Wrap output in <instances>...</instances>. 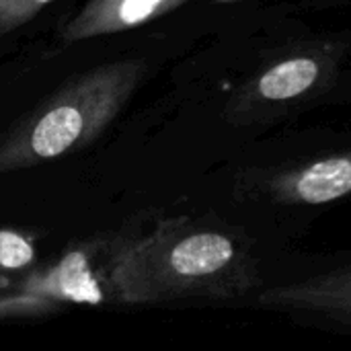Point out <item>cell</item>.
I'll list each match as a JSON object with an SVG mask.
<instances>
[{
	"label": "cell",
	"mask_w": 351,
	"mask_h": 351,
	"mask_svg": "<svg viewBox=\"0 0 351 351\" xmlns=\"http://www.w3.org/2000/svg\"><path fill=\"white\" fill-rule=\"evenodd\" d=\"M105 284L121 304H160L185 298H232L255 284V265L228 232L185 218L109 247Z\"/></svg>",
	"instance_id": "obj_1"
},
{
	"label": "cell",
	"mask_w": 351,
	"mask_h": 351,
	"mask_svg": "<svg viewBox=\"0 0 351 351\" xmlns=\"http://www.w3.org/2000/svg\"><path fill=\"white\" fill-rule=\"evenodd\" d=\"M146 68L144 58H123L70 78L0 138V175L39 167L95 142L134 97Z\"/></svg>",
	"instance_id": "obj_2"
},
{
	"label": "cell",
	"mask_w": 351,
	"mask_h": 351,
	"mask_svg": "<svg viewBox=\"0 0 351 351\" xmlns=\"http://www.w3.org/2000/svg\"><path fill=\"white\" fill-rule=\"evenodd\" d=\"M259 300L269 308L323 317L351 325V265L313 276L308 280L269 288Z\"/></svg>",
	"instance_id": "obj_3"
},
{
	"label": "cell",
	"mask_w": 351,
	"mask_h": 351,
	"mask_svg": "<svg viewBox=\"0 0 351 351\" xmlns=\"http://www.w3.org/2000/svg\"><path fill=\"white\" fill-rule=\"evenodd\" d=\"M269 193L284 204L321 206L351 195V150L278 173Z\"/></svg>",
	"instance_id": "obj_4"
},
{
	"label": "cell",
	"mask_w": 351,
	"mask_h": 351,
	"mask_svg": "<svg viewBox=\"0 0 351 351\" xmlns=\"http://www.w3.org/2000/svg\"><path fill=\"white\" fill-rule=\"evenodd\" d=\"M185 0H86L84 6L62 27L64 45L123 33L175 10Z\"/></svg>",
	"instance_id": "obj_5"
},
{
	"label": "cell",
	"mask_w": 351,
	"mask_h": 351,
	"mask_svg": "<svg viewBox=\"0 0 351 351\" xmlns=\"http://www.w3.org/2000/svg\"><path fill=\"white\" fill-rule=\"evenodd\" d=\"M107 288L105 276L99 278L93 267L88 247L68 251L53 265L45 269H33L21 282L19 290L56 302L72 304H101Z\"/></svg>",
	"instance_id": "obj_6"
},
{
	"label": "cell",
	"mask_w": 351,
	"mask_h": 351,
	"mask_svg": "<svg viewBox=\"0 0 351 351\" xmlns=\"http://www.w3.org/2000/svg\"><path fill=\"white\" fill-rule=\"evenodd\" d=\"M327 74V62L321 53H294L261 70L247 95L265 103L296 101L319 86Z\"/></svg>",
	"instance_id": "obj_7"
},
{
	"label": "cell",
	"mask_w": 351,
	"mask_h": 351,
	"mask_svg": "<svg viewBox=\"0 0 351 351\" xmlns=\"http://www.w3.org/2000/svg\"><path fill=\"white\" fill-rule=\"evenodd\" d=\"M37 261V247L31 234L0 228V276L29 271Z\"/></svg>",
	"instance_id": "obj_8"
},
{
	"label": "cell",
	"mask_w": 351,
	"mask_h": 351,
	"mask_svg": "<svg viewBox=\"0 0 351 351\" xmlns=\"http://www.w3.org/2000/svg\"><path fill=\"white\" fill-rule=\"evenodd\" d=\"M49 2L53 0H0V35L25 27Z\"/></svg>",
	"instance_id": "obj_9"
},
{
	"label": "cell",
	"mask_w": 351,
	"mask_h": 351,
	"mask_svg": "<svg viewBox=\"0 0 351 351\" xmlns=\"http://www.w3.org/2000/svg\"><path fill=\"white\" fill-rule=\"evenodd\" d=\"M58 304L49 302L45 298L27 294V292H16L8 296H0V317H29V315H45L56 311Z\"/></svg>",
	"instance_id": "obj_10"
}]
</instances>
